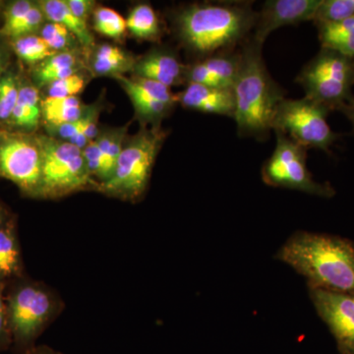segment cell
Wrapping results in <instances>:
<instances>
[{"label":"cell","instance_id":"11","mask_svg":"<svg viewBox=\"0 0 354 354\" xmlns=\"http://www.w3.org/2000/svg\"><path fill=\"white\" fill-rule=\"evenodd\" d=\"M317 313L328 326L339 354H354V295L309 288Z\"/></svg>","mask_w":354,"mask_h":354},{"label":"cell","instance_id":"9","mask_svg":"<svg viewBox=\"0 0 354 354\" xmlns=\"http://www.w3.org/2000/svg\"><path fill=\"white\" fill-rule=\"evenodd\" d=\"M276 135L274 153L263 165V181L272 187L301 191L319 197L334 196V188L328 183H317L307 169V149L281 133L276 132Z\"/></svg>","mask_w":354,"mask_h":354},{"label":"cell","instance_id":"30","mask_svg":"<svg viewBox=\"0 0 354 354\" xmlns=\"http://www.w3.org/2000/svg\"><path fill=\"white\" fill-rule=\"evenodd\" d=\"M20 84L12 74L0 78V120L9 121L19 97Z\"/></svg>","mask_w":354,"mask_h":354},{"label":"cell","instance_id":"25","mask_svg":"<svg viewBox=\"0 0 354 354\" xmlns=\"http://www.w3.org/2000/svg\"><path fill=\"white\" fill-rule=\"evenodd\" d=\"M14 50L22 62L28 64H41L55 55L48 44L37 35L21 37L13 41Z\"/></svg>","mask_w":354,"mask_h":354},{"label":"cell","instance_id":"36","mask_svg":"<svg viewBox=\"0 0 354 354\" xmlns=\"http://www.w3.org/2000/svg\"><path fill=\"white\" fill-rule=\"evenodd\" d=\"M339 111H341V113L348 118L354 129V99L341 106Z\"/></svg>","mask_w":354,"mask_h":354},{"label":"cell","instance_id":"18","mask_svg":"<svg viewBox=\"0 0 354 354\" xmlns=\"http://www.w3.org/2000/svg\"><path fill=\"white\" fill-rule=\"evenodd\" d=\"M136 59L113 44L97 46L91 58V67L97 75L120 76L133 69Z\"/></svg>","mask_w":354,"mask_h":354},{"label":"cell","instance_id":"27","mask_svg":"<svg viewBox=\"0 0 354 354\" xmlns=\"http://www.w3.org/2000/svg\"><path fill=\"white\" fill-rule=\"evenodd\" d=\"M94 29L102 36L120 39L127 30V20L113 9L99 7L94 11Z\"/></svg>","mask_w":354,"mask_h":354},{"label":"cell","instance_id":"5","mask_svg":"<svg viewBox=\"0 0 354 354\" xmlns=\"http://www.w3.org/2000/svg\"><path fill=\"white\" fill-rule=\"evenodd\" d=\"M41 152V176L38 195L44 198H59L99 187L91 176L83 152L78 147L50 136L37 137Z\"/></svg>","mask_w":354,"mask_h":354},{"label":"cell","instance_id":"7","mask_svg":"<svg viewBox=\"0 0 354 354\" xmlns=\"http://www.w3.org/2000/svg\"><path fill=\"white\" fill-rule=\"evenodd\" d=\"M330 109L308 97L283 99L272 118V130L304 147L329 152L339 134L328 123Z\"/></svg>","mask_w":354,"mask_h":354},{"label":"cell","instance_id":"35","mask_svg":"<svg viewBox=\"0 0 354 354\" xmlns=\"http://www.w3.org/2000/svg\"><path fill=\"white\" fill-rule=\"evenodd\" d=\"M10 337L7 324V307L3 297V285L0 283V348L8 346Z\"/></svg>","mask_w":354,"mask_h":354},{"label":"cell","instance_id":"26","mask_svg":"<svg viewBox=\"0 0 354 354\" xmlns=\"http://www.w3.org/2000/svg\"><path fill=\"white\" fill-rule=\"evenodd\" d=\"M127 129L128 125L116 128V129L108 130V131L99 134V136L95 139L97 145L101 148L102 153H104L106 169H108L109 172V179L113 176L116 162H118L121 151L124 147Z\"/></svg>","mask_w":354,"mask_h":354},{"label":"cell","instance_id":"28","mask_svg":"<svg viewBox=\"0 0 354 354\" xmlns=\"http://www.w3.org/2000/svg\"><path fill=\"white\" fill-rule=\"evenodd\" d=\"M354 17V0H322L314 23H337Z\"/></svg>","mask_w":354,"mask_h":354},{"label":"cell","instance_id":"21","mask_svg":"<svg viewBox=\"0 0 354 354\" xmlns=\"http://www.w3.org/2000/svg\"><path fill=\"white\" fill-rule=\"evenodd\" d=\"M85 109L78 97H46L41 101V116L46 127L75 122L82 118Z\"/></svg>","mask_w":354,"mask_h":354},{"label":"cell","instance_id":"20","mask_svg":"<svg viewBox=\"0 0 354 354\" xmlns=\"http://www.w3.org/2000/svg\"><path fill=\"white\" fill-rule=\"evenodd\" d=\"M80 60L73 50L60 51L39 64L35 70V80L39 86H48L78 73Z\"/></svg>","mask_w":354,"mask_h":354},{"label":"cell","instance_id":"31","mask_svg":"<svg viewBox=\"0 0 354 354\" xmlns=\"http://www.w3.org/2000/svg\"><path fill=\"white\" fill-rule=\"evenodd\" d=\"M86 85H87V81H86L85 76L78 72V73L66 77L57 82L50 84L48 86V97H77L83 92Z\"/></svg>","mask_w":354,"mask_h":354},{"label":"cell","instance_id":"19","mask_svg":"<svg viewBox=\"0 0 354 354\" xmlns=\"http://www.w3.org/2000/svg\"><path fill=\"white\" fill-rule=\"evenodd\" d=\"M321 48L354 57V17L337 23H315Z\"/></svg>","mask_w":354,"mask_h":354},{"label":"cell","instance_id":"22","mask_svg":"<svg viewBox=\"0 0 354 354\" xmlns=\"http://www.w3.org/2000/svg\"><path fill=\"white\" fill-rule=\"evenodd\" d=\"M41 118V101L38 88L20 85L19 97L14 109L10 122L21 129H36Z\"/></svg>","mask_w":354,"mask_h":354},{"label":"cell","instance_id":"1","mask_svg":"<svg viewBox=\"0 0 354 354\" xmlns=\"http://www.w3.org/2000/svg\"><path fill=\"white\" fill-rule=\"evenodd\" d=\"M257 17L251 2H204L177 11L174 28L181 44L202 59L239 48L252 35Z\"/></svg>","mask_w":354,"mask_h":354},{"label":"cell","instance_id":"15","mask_svg":"<svg viewBox=\"0 0 354 354\" xmlns=\"http://www.w3.org/2000/svg\"><path fill=\"white\" fill-rule=\"evenodd\" d=\"M176 97L177 102L184 108L234 118V97L232 88L188 83L183 92L176 94Z\"/></svg>","mask_w":354,"mask_h":354},{"label":"cell","instance_id":"14","mask_svg":"<svg viewBox=\"0 0 354 354\" xmlns=\"http://www.w3.org/2000/svg\"><path fill=\"white\" fill-rule=\"evenodd\" d=\"M186 69L176 53L167 48H156L136 60L133 76L150 79L169 88L186 82Z\"/></svg>","mask_w":354,"mask_h":354},{"label":"cell","instance_id":"38","mask_svg":"<svg viewBox=\"0 0 354 354\" xmlns=\"http://www.w3.org/2000/svg\"><path fill=\"white\" fill-rule=\"evenodd\" d=\"M2 225H3V216H2L1 211H0V228L2 227Z\"/></svg>","mask_w":354,"mask_h":354},{"label":"cell","instance_id":"12","mask_svg":"<svg viewBox=\"0 0 354 354\" xmlns=\"http://www.w3.org/2000/svg\"><path fill=\"white\" fill-rule=\"evenodd\" d=\"M322 0H269L266 1L254 27V41L263 46L272 32L286 26L313 21Z\"/></svg>","mask_w":354,"mask_h":354},{"label":"cell","instance_id":"32","mask_svg":"<svg viewBox=\"0 0 354 354\" xmlns=\"http://www.w3.org/2000/svg\"><path fill=\"white\" fill-rule=\"evenodd\" d=\"M44 17L43 10L39 7V3H35L31 10L27 13V15L23 18L19 24L9 32L8 36L14 39L21 38V37L30 36L35 35V32L39 31L44 25Z\"/></svg>","mask_w":354,"mask_h":354},{"label":"cell","instance_id":"40","mask_svg":"<svg viewBox=\"0 0 354 354\" xmlns=\"http://www.w3.org/2000/svg\"><path fill=\"white\" fill-rule=\"evenodd\" d=\"M353 62H354V57L353 58Z\"/></svg>","mask_w":354,"mask_h":354},{"label":"cell","instance_id":"34","mask_svg":"<svg viewBox=\"0 0 354 354\" xmlns=\"http://www.w3.org/2000/svg\"><path fill=\"white\" fill-rule=\"evenodd\" d=\"M70 10L79 19L87 23L91 14L94 13L95 2L93 0H65Z\"/></svg>","mask_w":354,"mask_h":354},{"label":"cell","instance_id":"23","mask_svg":"<svg viewBox=\"0 0 354 354\" xmlns=\"http://www.w3.org/2000/svg\"><path fill=\"white\" fill-rule=\"evenodd\" d=\"M127 30L135 38L157 41L162 35L160 19L150 4H138L130 11L127 19Z\"/></svg>","mask_w":354,"mask_h":354},{"label":"cell","instance_id":"3","mask_svg":"<svg viewBox=\"0 0 354 354\" xmlns=\"http://www.w3.org/2000/svg\"><path fill=\"white\" fill-rule=\"evenodd\" d=\"M263 46L247 39L241 46V65L232 86L234 120L241 136L266 138L274 114L286 99L285 91L272 78L262 55Z\"/></svg>","mask_w":354,"mask_h":354},{"label":"cell","instance_id":"6","mask_svg":"<svg viewBox=\"0 0 354 354\" xmlns=\"http://www.w3.org/2000/svg\"><path fill=\"white\" fill-rule=\"evenodd\" d=\"M297 83L304 88L305 97L332 111L354 99L353 58L321 48L313 59L298 74Z\"/></svg>","mask_w":354,"mask_h":354},{"label":"cell","instance_id":"37","mask_svg":"<svg viewBox=\"0 0 354 354\" xmlns=\"http://www.w3.org/2000/svg\"><path fill=\"white\" fill-rule=\"evenodd\" d=\"M25 354H64L55 349L50 348V346H43L38 348H30Z\"/></svg>","mask_w":354,"mask_h":354},{"label":"cell","instance_id":"33","mask_svg":"<svg viewBox=\"0 0 354 354\" xmlns=\"http://www.w3.org/2000/svg\"><path fill=\"white\" fill-rule=\"evenodd\" d=\"M34 6V2L29 1V0H18V1H14L13 3L7 7L6 13H4V24L1 29L2 34L8 36L9 32L19 24Z\"/></svg>","mask_w":354,"mask_h":354},{"label":"cell","instance_id":"10","mask_svg":"<svg viewBox=\"0 0 354 354\" xmlns=\"http://www.w3.org/2000/svg\"><path fill=\"white\" fill-rule=\"evenodd\" d=\"M0 174L26 192L38 195L41 152L37 138L13 135L0 140Z\"/></svg>","mask_w":354,"mask_h":354},{"label":"cell","instance_id":"13","mask_svg":"<svg viewBox=\"0 0 354 354\" xmlns=\"http://www.w3.org/2000/svg\"><path fill=\"white\" fill-rule=\"evenodd\" d=\"M241 65V46L198 60L186 69V82L232 88Z\"/></svg>","mask_w":354,"mask_h":354},{"label":"cell","instance_id":"2","mask_svg":"<svg viewBox=\"0 0 354 354\" xmlns=\"http://www.w3.org/2000/svg\"><path fill=\"white\" fill-rule=\"evenodd\" d=\"M277 259L304 276L309 288L354 295V244L348 239L297 232L279 249Z\"/></svg>","mask_w":354,"mask_h":354},{"label":"cell","instance_id":"29","mask_svg":"<svg viewBox=\"0 0 354 354\" xmlns=\"http://www.w3.org/2000/svg\"><path fill=\"white\" fill-rule=\"evenodd\" d=\"M41 38L48 44L53 53L72 50L76 41H78L64 26L51 22L46 23L41 28Z\"/></svg>","mask_w":354,"mask_h":354},{"label":"cell","instance_id":"24","mask_svg":"<svg viewBox=\"0 0 354 354\" xmlns=\"http://www.w3.org/2000/svg\"><path fill=\"white\" fill-rule=\"evenodd\" d=\"M19 244L11 228H0V283L17 276L21 272Z\"/></svg>","mask_w":354,"mask_h":354},{"label":"cell","instance_id":"4","mask_svg":"<svg viewBox=\"0 0 354 354\" xmlns=\"http://www.w3.org/2000/svg\"><path fill=\"white\" fill-rule=\"evenodd\" d=\"M167 138L160 127H143L124 144L113 176L97 189L109 196L138 199L145 193L158 153Z\"/></svg>","mask_w":354,"mask_h":354},{"label":"cell","instance_id":"8","mask_svg":"<svg viewBox=\"0 0 354 354\" xmlns=\"http://www.w3.org/2000/svg\"><path fill=\"white\" fill-rule=\"evenodd\" d=\"M6 307L10 337L21 348H27L55 317L57 302L44 286L25 283L10 293Z\"/></svg>","mask_w":354,"mask_h":354},{"label":"cell","instance_id":"16","mask_svg":"<svg viewBox=\"0 0 354 354\" xmlns=\"http://www.w3.org/2000/svg\"><path fill=\"white\" fill-rule=\"evenodd\" d=\"M125 91L133 106L137 118L145 124L151 127H160V122L171 113L174 104H167L153 95L149 94L144 88L137 85L131 78L124 75L114 77Z\"/></svg>","mask_w":354,"mask_h":354},{"label":"cell","instance_id":"17","mask_svg":"<svg viewBox=\"0 0 354 354\" xmlns=\"http://www.w3.org/2000/svg\"><path fill=\"white\" fill-rule=\"evenodd\" d=\"M39 6L48 22L64 26L84 48H93L95 39L87 23L74 15L65 0H43L39 2Z\"/></svg>","mask_w":354,"mask_h":354},{"label":"cell","instance_id":"39","mask_svg":"<svg viewBox=\"0 0 354 354\" xmlns=\"http://www.w3.org/2000/svg\"><path fill=\"white\" fill-rule=\"evenodd\" d=\"M2 68V55H1V50H0V70Z\"/></svg>","mask_w":354,"mask_h":354}]
</instances>
